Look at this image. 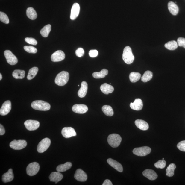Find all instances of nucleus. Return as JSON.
Masks as SVG:
<instances>
[{
	"label": "nucleus",
	"instance_id": "0eeeda50",
	"mask_svg": "<svg viewBox=\"0 0 185 185\" xmlns=\"http://www.w3.org/2000/svg\"><path fill=\"white\" fill-rule=\"evenodd\" d=\"M151 151V149L148 146H143L135 148L133 153L134 155L139 156H144L148 155Z\"/></svg>",
	"mask_w": 185,
	"mask_h": 185
},
{
	"label": "nucleus",
	"instance_id": "72a5a7b5",
	"mask_svg": "<svg viewBox=\"0 0 185 185\" xmlns=\"http://www.w3.org/2000/svg\"><path fill=\"white\" fill-rule=\"evenodd\" d=\"M165 47L167 49L171 51L174 50L177 48V42L175 41L168 42L165 45Z\"/></svg>",
	"mask_w": 185,
	"mask_h": 185
},
{
	"label": "nucleus",
	"instance_id": "58836bf2",
	"mask_svg": "<svg viewBox=\"0 0 185 185\" xmlns=\"http://www.w3.org/2000/svg\"><path fill=\"white\" fill-rule=\"evenodd\" d=\"M24 49L25 51L30 53L35 54L36 53L37 51V49L36 48L31 46H25L24 47Z\"/></svg>",
	"mask_w": 185,
	"mask_h": 185
},
{
	"label": "nucleus",
	"instance_id": "2f4dec72",
	"mask_svg": "<svg viewBox=\"0 0 185 185\" xmlns=\"http://www.w3.org/2000/svg\"><path fill=\"white\" fill-rule=\"evenodd\" d=\"M141 75L139 73L132 72L129 75V79L131 82L135 83L140 79Z\"/></svg>",
	"mask_w": 185,
	"mask_h": 185
},
{
	"label": "nucleus",
	"instance_id": "9b49d317",
	"mask_svg": "<svg viewBox=\"0 0 185 185\" xmlns=\"http://www.w3.org/2000/svg\"><path fill=\"white\" fill-rule=\"evenodd\" d=\"M63 136L66 138L76 136L77 134L75 130L71 127H67L63 128L61 131Z\"/></svg>",
	"mask_w": 185,
	"mask_h": 185
},
{
	"label": "nucleus",
	"instance_id": "49530a36",
	"mask_svg": "<svg viewBox=\"0 0 185 185\" xmlns=\"http://www.w3.org/2000/svg\"><path fill=\"white\" fill-rule=\"evenodd\" d=\"M103 185H113V184L112 182L110 181V180L108 179H106L105 180V181L103 182Z\"/></svg>",
	"mask_w": 185,
	"mask_h": 185
},
{
	"label": "nucleus",
	"instance_id": "a19ab883",
	"mask_svg": "<svg viewBox=\"0 0 185 185\" xmlns=\"http://www.w3.org/2000/svg\"><path fill=\"white\" fill-rule=\"evenodd\" d=\"M178 46L180 47H183L185 48V39L184 38L180 37L177 39Z\"/></svg>",
	"mask_w": 185,
	"mask_h": 185
},
{
	"label": "nucleus",
	"instance_id": "a878e982",
	"mask_svg": "<svg viewBox=\"0 0 185 185\" xmlns=\"http://www.w3.org/2000/svg\"><path fill=\"white\" fill-rule=\"evenodd\" d=\"M72 163L70 162H67L63 164L59 165L57 167L56 170L59 172H63L69 169L72 167Z\"/></svg>",
	"mask_w": 185,
	"mask_h": 185
},
{
	"label": "nucleus",
	"instance_id": "c9c22d12",
	"mask_svg": "<svg viewBox=\"0 0 185 185\" xmlns=\"http://www.w3.org/2000/svg\"><path fill=\"white\" fill-rule=\"evenodd\" d=\"M153 76L152 72L150 71H147L141 77V80L144 82H146L150 81Z\"/></svg>",
	"mask_w": 185,
	"mask_h": 185
},
{
	"label": "nucleus",
	"instance_id": "f8f14e48",
	"mask_svg": "<svg viewBox=\"0 0 185 185\" xmlns=\"http://www.w3.org/2000/svg\"><path fill=\"white\" fill-rule=\"evenodd\" d=\"M65 58V54L64 52L60 50H58L54 52L51 57V60L54 62H59L63 60Z\"/></svg>",
	"mask_w": 185,
	"mask_h": 185
},
{
	"label": "nucleus",
	"instance_id": "de8ad7c7",
	"mask_svg": "<svg viewBox=\"0 0 185 185\" xmlns=\"http://www.w3.org/2000/svg\"><path fill=\"white\" fill-rule=\"evenodd\" d=\"M2 79V75L1 74V73L0 74V80H1Z\"/></svg>",
	"mask_w": 185,
	"mask_h": 185
},
{
	"label": "nucleus",
	"instance_id": "a18cd8bd",
	"mask_svg": "<svg viewBox=\"0 0 185 185\" xmlns=\"http://www.w3.org/2000/svg\"><path fill=\"white\" fill-rule=\"evenodd\" d=\"M5 129H4L3 125L1 124L0 125V135H1V136H2V135L5 134Z\"/></svg>",
	"mask_w": 185,
	"mask_h": 185
},
{
	"label": "nucleus",
	"instance_id": "7c9ffc66",
	"mask_svg": "<svg viewBox=\"0 0 185 185\" xmlns=\"http://www.w3.org/2000/svg\"><path fill=\"white\" fill-rule=\"evenodd\" d=\"M38 70V68L37 67H34L30 69L27 75V79L28 80H31L34 79L37 74Z\"/></svg>",
	"mask_w": 185,
	"mask_h": 185
},
{
	"label": "nucleus",
	"instance_id": "e433bc0d",
	"mask_svg": "<svg viewBox=\"0 0 185 185\" xmlns=\"http://www.w3.org/2000/svg\"><path fill=\"white\" fill-rule=\"evenodd\" d=\"M0 20L1 22L5 24H8L9 22V19L5 13L2 12H0Z\"/></svg>",
	"mask_w": 185,
	"mask_h": 185
},
{
	"label": "nucleus",
	"instance_id": "f704fd0d",
	"mask_svg": "<svg viewBox=\"0 0 185 185\" xmlns=\"http://www.w3.org/2000/svg\"><path fill=\"white\" fill-rule=\"evenodd\" d=\"M175 168H176V166L174 163H172L170 164L166 170V175L168 177H172L174 174V171Z\"/></svg>",
	"mask_w": 185,
	"mask_h": 185
},
{
	"label": "nucleus",
	"instance_id": "9d476101",
	"mask_svg": "<svg viewBox=\"0 0 185 185\" xmlns=\"http://www.w3.org/2000/svg\"><path fill=\"white\" fill-rule=\"evenodd\" d=\"M24 125L27 130L29 131H34L38 128L40 123L38 121L29 120L26 121Z\"/></svg>",
	"mask_w": 185,
	"mask_h": 185
},
{
	"label": "nucleus",
	"instance_id": "423d86ee",
	"mask_svg": "<svg viewBox=\"0 0 185 185\" xmlns=\"http://www.w3.org/2000/svg\"><path fill=\"white\" fill-rule=\"evenodd\" d=\"M51 144L50 139L45 138L40 142L37 146V151L39 153H43L49 148Z\"/></svg>",
	"mask_w": 185,
	"mask_h": 185
},
{
	"label": "nucleus",
	"instance_id": "4468645a",
	"mask_svg": "<svg viewBox=\"0 0 185 185\" xmlns=\"http://www.w3.org/2000/svg\"><path fill=\"white\" fill-rule=\"evenodd\" d=\"M11 108V104L10 101L4 102L0 110V114L1 116H5L10 112Z\"/></svg>",
	"mask_w": 185,
	"mask_h": 185
},
{
	"label": "nucleus",
	"instance_id": "6e6552de",
	"mask_svg": "<svg viewBox=\"0 0 185 185\" xmlns=\"http://www.w3.org/2000/svg\"><path fill=\"white\" fill-rule=\"evenodd\" d=\"M27 145V142L24 140H14L9 145L10 148L15 150H21L25 148Z\"/></svg>",
	"mask_w": 185,
	"mask_h": 185
},
{
	"label": "nucleus",
	"instance_id": "a211bd4d",
	"mask_svg": "<svg viewBox=\"0 0 185 185\" xmlns=\"http://www.w3.org/2000/svg\"><path fill=\"white\" fill-rule=\"evenodd\" d=\"M144 177L151 180H155L157 178L158 175L154 171L151 169H146L143 172Z\"/></svg>",
	"mask_w": 185,
	"mask_h": 185
},
{
	"label": "nucleus",
	"instance_id": "aec40b11",
	"mask_svg": "<svg viewBox=\"0 0 185 185\" xmlns=\"http://www.w3.org/2000/svg\"><path fill=\"white\" fill-rule=\"evenodd\" d=\"M63 178V175L59 172H52L49 176L51 181L55 182L56 184L60 181Z\"/></svg>",
	"mask_w": 185,
	"mask_h": 185
},
{
	"label": "nucleus",
	"instance_id": "6ab92c4d",
	"mask_svg": "<svg viewBox=\"0 0 185 185\" xmlns=\"http://www.w3.org/2000/svg\"><path fill=\"white\" fill-rule=\"evenodd\" d=\"M130 107L135 110H140L143 107V102L140 99H136L134 103H130Z\"/></svg>",
	"mask_w": 185,
	"mask_h": 185
},
{
	"label": "nucleus",
	"instance_id": "c03bdc74",
	"mask_svg": "<svg viewBox=\"0 0 185 185\" xmlns=\"http://www.w3.org/2000/svg\"><path fill=\"white\" fill-rule=\"evenodd\" d=\"M98 55V51L96 49L91 50L89 52V55L91 57H96Z\"/></svg>",
	"mask_w": 185,
	"mask_h": 185
},
{
	"label": "nucleus",
	"instance_id": "c85d7f7f",
	"mask_svg": "<svg viewBox=\"0 0 185 185\" xmlns=\"http://www.w3.org/2000/svg\"><path fill=\"white\" fill-rule=\"evenodd\" d=\"M25 71L20 70H16L12 73L13 76L16 79H22L25 77Z\"/></svg>",
	"mask_w": 185,
	"mask_h": 185
},
{
	"label": "nucleus",
	"instance_id": "5701e85b",
	"mask_svg": "<svg viewBox=\"0 0 185 185\" xmlns=\"http://www.w3.org/2000/svg\"><path fill=\"white\" fill-rule=\"evenodd\" d=\"M135 125L139 129L142 130H146L149 128L148 123L145 121L142 120H137L135 122Z\"/></svg>",
	"mask_w": 185,
	"mask_h": 185
},
{
	"label": "nucleus",
	"instance_id": "79ce46f5",
	"mask_svg": "<svg viewBox=\"0 0 185 185\" xmlns=\"http://www.w3.org/2000/svg\"><path fill=\"white\" fill-rule=\"evenodd\" d=\"M177 147L180 151H185V140L179 142L177 144Z\"/></svg>",
	"mask_w": 185,
	"mask_h": 185
},
{
	"label": "nucleus",
	"instance_id": "4c0bfd02",
	"mask_svg": "<svg viewBox=\"0 0 185 185\" xmlns=\"http://www.w3.org/2000/svg\"><path fill=\"white\" fill-rule=\"evenodd\" d=\"M166 165V162L164 160H160L156 163L154 164L155 166L157 168L163 169Z\"/></svg>",
	"mask_w": 185,
	"mask_h": 185
},
{
	"label": "nucleus",
	"instance_id": "dca6fc26",
	"mask_svg": "<svg viewBox=\"0 0 185 185\" xmlns=\"http://www.w3.org/2000/svg\"><path fill=\"white\" fill-rule=\"evenodd\" d=\"M80 10L79 4L77 3L73 4L71 10L70 18L71 20H74L79 15Z\"/></svg>",
	"mask_w": 185,
	"mask_h": 185
},
{
	"label": "nucleus",
	"instance_id": "ddd939ff",
	"mask_svg": "<svg viewBox=\"0 0 185 185\" xmlns=\"http://www.w3.org/2000/svg\"><path fill=\"white\" fill-rule=\"evenodd\" d=\"M75 178L80 182L86 181L87 179V175L81 169H78L76 171L74 175Z\"/></svg>",
	"mask_w": 185,
	"mask_h": 185
},
{
	"label": "nucleus",
	"instance_id": "473e14b6",
	"mask_svg": "<svg viewBox=\"0 0 185 185\" xmlns=\"http://www.w3.org/2000/svg\"><path fill=\"white\" fill-rule=\"evenodd\" d=\"M102 110L105 114L109 117L113 115L114 112L113 109L110 106L104 105L102 108Z\"/></svg>",
	"mask_w": 185,
	"mask_h": 185
},
{
	"label": "nucleus",
	"instance_id": "7ed1b4c3",
	"mask_svg": "<svg viewBox=\"0 0 185 185\" xmlns=\"http://www.w3.org/2000/svg\"><path fill=\"white\" fill-rule=\"evenodd\" d=\"M122 59L123 61L127 64H131L133 62L134 57L132 53L131 47L129 46L125 47L123 50Z\"/></svg>",
	"mask_w": 185,
	"mask_h": 185
},
{
	"label": "nucleus",
	"instance_id": "cd10ccee",
	"mask_svg": "<svg viewBox=\"0 0 185 185\" xmlns=\"http://www.w3.org/2000/svg\"><path fill=\"white\" fill-rule=\"evenodd\" d=\"M108 70L105 69L102 70L99 72H94L92 73V76L95 79H101L105 77L108 74Z\"/></svg>",
	"mask_w": 185,
	"mask_h": 185
},
{
	"label": "nucleus",
	"instance_id": "f3484780",
	"mask_svg": "<svg viewBox=\"0 0 185 185\" xmlns=\"http://www.w3.org/2000/svg\"><path fill=\"white\" fill-rule=\"evenodd\" d=\"M107 161L111 166L114 168L117 171L120 172H123V168L122 165L117 161L111 158L108 159Z\"/></svg>",
	"mask_w": 185,
	"mask_h": 185
},
{
	"label": "nucleus",
	"instance_id": "37998d69",
	"mask_svg": "<svg viewBox=\"0 0 185 185\" xmlns=\"http://www.w3.org/2000/svg\"><path fill=\"white\" fill-rule=\"evenodd\" d=\"M84 53V50L82 48H78L75 51V54L79 57H82Z\"/></svg>",
	"mask_w": 185,
	"mask_h": 185
},
{
	"label": "nucleus",
	"instance_id": "1a4fd4ad",
	"mask_svg": "<svg viewBox=\"0 0 185 185\" xmlns=\"http://www.w3.org/2000/svg\"><path fill=\"white\" fill-rule=\"evenodd\" d=\"M4 54L7 61L9 64L14 65L17 63V58L10 51L6 50L4 51Z\"/></svg>",
	"mask_w": 185,
	"mask_h": 185
},
{
	"label": "nucleus",
	"instance_id": "393cba45",
	"mask_svg": "<svg viewBox=\"0 0 185 185\" xmlns=\"http://www.w3.org/2000/svg\"><path fill=\"white\" fill-rule=\"evenodd\" d=\"M168 9L172 15L175 16L179 12V8L176 4L172 1H170L168 4Z\"/></svg>",
	"mask_w": 185,
	"mask_h": 185
},
{
	"label": "nucleus",
	"instance_id": "c756f323",
	"mask_svg": "<svg viewBox=\"0 0 185 185\" xmlns=\"http://www.w3.org/2000/svg\"><path fill=\"white\" fill-rule=\"evenodd\" d=\"M51 30V25H47L42 28L40 31V34L42 37H48L50 32Z\"/></svg>",
	"mask_w": 185,
	"mask_h": 185
},
{
	"label": "nucleus",
	"instance_id": "ea45409f",
	"mask_svg": "<svg viewBox=\"0 0 185 185\" xmlns=\"http://www.w3.org/2000/svg\"><path fill=\"white\" fill-rule=\"evenodd\" d=\"M25 41L28 43L34 46H36L37 44V40L33 38L26 37L25 39Z\"/></svg>",
	"mask_w": 185,
	"mask_h": 185
},
{
	"label": "nucleus",
	"instance_id": "f257e3e1",
	"mask_svg": "<svg viewBox=\"0 0 185 185\" xmlns=\"http://www.w3.org/2000/svg\"><path fill=\"white\" fill-rule=\"evenodd\" d=\"M69 78V73L68 72L63 71L57 75L55 79V84L59 86H63L67 84Z\"/></svg>",
	"mask_w": 185,
	"mask_h": 185
},
{
	"label": "nucleus",
	"instance_id": "4be33fe9",
	"mask_svg": "<svg viewBox=\"0 0 185 185\" xmlns=\"http://www.w3.org/2000/svg\"><path fill=\"white\" fill-rule=\"evenodd\" d=\"M14 178V175L13 170L9 169L8 172L4 174L2 176V181L4 183L10 182L12 181Z\"/></svg>",
	"mask_w": 185,
	"mask_h": 185
},
{
	"label": "nucleus",
	"instance_id": "bb28decb",
	"mask_svg": "<svg viewBox=\"0 0 185 185\" xmlns=\"http://www.w3.org/2000/svg\"><path fill=\"white\" fill-rule=\"evenodd\" d=\"M26 13L28 17L30 19L34 20L37 17V14L36 11L34 8L29 7L28 8L26 11Z\"/></svg>",
	"mask_w": 185,
	"mask_h": 185
},
{
	"label": "nucleus",
	"instance_id": "412c9836",
	"mask_svg": "<svg viewBox=\"0 0 185 185\" xmlns=\"http://www.w3.org/2000/svg\"><path fill=\"white\" fill-rule=\"evenodd\" d=\"M88 85L87 82L83 81L81 84V87L78 91V96L80 98H84L86 96L87 91Z\"/></svg>",
	"mask_w": 185,
	"mask_h": 185
},
{
	"label": "nucleus",
	"instance_id": "2eb2a0df",
	"mask_svg": "<svg viewBox=\"0 0 185 185\" xmlns=\"http://www.w3.org/2000/svg\"><path fill=\"white\" fill-rule=\"evenodd\" d=\"M88 110L87 107L84 104H76L73 105L72 110L73 112L79 114H84L86 113Z\"/></svg>",
	"mask_w": 185,
	"mask_h": 185
},
{
	"label": "nucleus",
	"instance_id": "f03ea898",
	"mask_svg": "<svg viewBox=\"0 0 185 185\" xmlns=\"http://www.w3.org/2000/svg\"><path fill=\"white\" fill-rule=\"evenodd\" d=\"M32 107L35 110L46 111L51 108V105L46 101L41 100L35 101L31 104Z\"/></svg>",
	"mask_w": 185,
	"mask_h": 185
},
{
	"label": "nucleus",
	"instance_id": "39448f33",
	"mask_svg": "<svg viewBox=\"0 0 185 185\" xmlns=\"http://www.w3.org/2000/svg\"><path fill=\"white\" fill-rule=\"evenodd\" d=\"M40 169V166L39 163L37 162H33L28 165L26 171L28 175L30 176H33L38 172Z\"/></svg>",
	"mask_w": 185,
	"mask_h": 185
},
{
	"label": "nucleus",
	"instance_id": "20e7f679",
	"mask_svg": "<svg viewBox=\"0 0 185 185\" xmlns=\"http://www.w3.org/2000/svg\"><path fill=\"white\" fill-rule=\"evenodd\" d=\"M108 142L113 148H116L120 145L122 141V137L117 134H112L108 137Z\"/></svg>",
	"mask_w": 185,
	"mask_h": 185
},
{
	"label": "nucleus",
	"instance_id": "b1692460",
	"mask_svg": "<svg viewBox=\"0 0 185 185\" xmlns=\"http://www.w3.org/2000/svg\"><path fill=\"white\" fill-rule=\"evenodd\" d=\"M100 89L104 94L106 95L112 93L114 90L112 86L106 83H105L101 85Z\"/></svg>",
	"mask_w": 185,
	"mask_h": 185
},
{
	"label": "nucleus",
	"instance_id": "09e8293b",
	"mask_svg": "<svg viewBox=\"0 0 185 185\" xmlns=\"http://www.w3.org/2000/svg\"><path fill=\"white\" fill-rule=\"evenodd\" d=\"M164 160V158H163V160Z\"/></svg>",
	"mask_w": 185,
	"mask_h": 185
}]
</instances>
